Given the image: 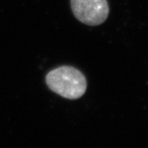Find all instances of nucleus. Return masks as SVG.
Masks as SVG:
<instances>
[{"instance_id": "2", "label": "nucleus", "mask_w": 148, "mask_h": 148, "mask_svg": "<svg viewBox=\"0 0 148 148\" xmlns=\"http://www.w3.org/2000/svg\"><path fill=\"white\" fill-rule=\"evenodd\" d=\"M71 8L75 17L88 26H99L109 16L107 0H71Z\"/></svg>"}, {"instance_id": "1", "label": "nucleus", "mask_w": 148, "mask_h": 148, "mask_svg": "<svg viewBox=\"0 0 148 148\" xmlns=\"http://www.w3.org/2000/svg\"><path fill=\"white\" fill-rule=\"evenodd\" d=\"M45 82L52 91L69 100L82 97L87 87L82 73L70 66H62L50 71L46 75Z\"/></svg>"}]
</instances>
